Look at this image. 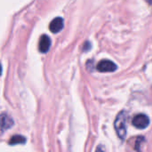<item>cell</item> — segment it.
Returning <instances> with one entry per match:
<instances>
[{
	"label": "cell",
	"instance_id": "obj_1",
	"mask_svg": "<svg viewBox=\"0 0 152 152\" xmlns=\"http://www.w3.org/2000/svg\"><path fill=\"white\" fill-rule=\"evenodd\" d=\"M126 119L127 113L126 111H121L116 118L114 126L118 136L120 140L124 141L126 136Z\"/></svg>",
	"mask_w": 152,
	"mask_h": 152
},
{
	"label": "cell",
	"instance_id": "obj_2",
	"mask_svg": "<svg viewBox=\"0 0 152 152\" xmlns=\"http://www.w3.org/2000/svg\"><path fill=\"white\" fill-rule=\"evenodd\" d=\"M132 123L138 129H145L150 125V118L145 114H138L133 118Z\"/></svg>",
	"mask_w": 152,
	"mask_h": 152
},
{
	"label": "cell",
	"instance_id": "obj_3",
	"mask_svg": "<svg viewBox=\"0 0 152 152\" xmlns=\"http://www.w3.org/2000/svg\"><path fill=\"white\" fill-rule=\"evenodd\" d=\"M97 69L100 72H113L117 69V65L111 61L104 60L97 65Z\"/></svg>",
	"mask_w": 152,
	"mask_h": 152
},
{
	"label": "cell",
	"instance_id": "obj_4",
	"mask_svg": "<svg viewBox=\"0 0 152 152\" xmlns=\"http://www.w3.org/2000/svg\"><path fill=\"white\" fill-rule=\"evenodd\" d=\"M63 25H64V22H63V19L61 18V17H57L55 19H53L51 23H50V26H49V28L50 30L53 32V33H58L60 32L62 28H63Z\"/></svg>",
	"mask_w": 152,
	"mask_h": 152
},
{
	"label": "cell",
	"instance_id": "obj_5",
	"mask_svg": "<svg viewBox=\"0 0 152 152\" xmlns=\"http://www.w3.org/2000/svg\"><path fill=\"white\" fill-rule=\"evenodd\" d=\"M50 45H51V40L49 38V37L47 35L42 36L40 38V41H39V45H38L40 53H47L48 50L50 49Z\"/></svg>",
	"mask_w": 152,
	"mask_h": 152
},
{
	"label": "cell",
	"instance_id": "obj_6",
	"mask_svg": "<svg viewBox=\"0 0 152 152\" xmlns=\"http://www.w3.org/2000/svg\"><path fill=\"white\" fill-rule=\"evenodd\" d=\"M1 122H2V126H1V130H2V133H4L6 129H9L11 128L12 126H13V121L12 119L5 115V114H2V117H1Z\"/></svg>",
	"mask_w": 152,
	"mask_h": 152
},
{
	"label": "cell",
	"instance_id": "obj_7",
	"mask_svg": "<svg viewBox=\"0 0 152 152\" xmlns=\"http://www.w3.org/2000/svg\"><path fill=\"white\" fill-rule=\"evenodd\" d=\"M26 142V139L25 137L21 136V135H14L11 138V140L9 141V144L10 145H17V144H24Z\"/></svg>",
	"mask_w": 152,
	"mask_h": 152
},
{
	"label": "cell",
	"instance_id": "obj_8",
	"mask_svg": "<svg viewBox=\"0 0 152 152\" xmlns=\"http://www.w3.org/2000/svg\"><path fill=\"white\" fill-rule=\"evenodd\" d=\"M148 2H149V3H151V4H152V0H148Z\"/></svg>",
	"mask_w": 152,
	"mask_h": 152
}]
</instances>
